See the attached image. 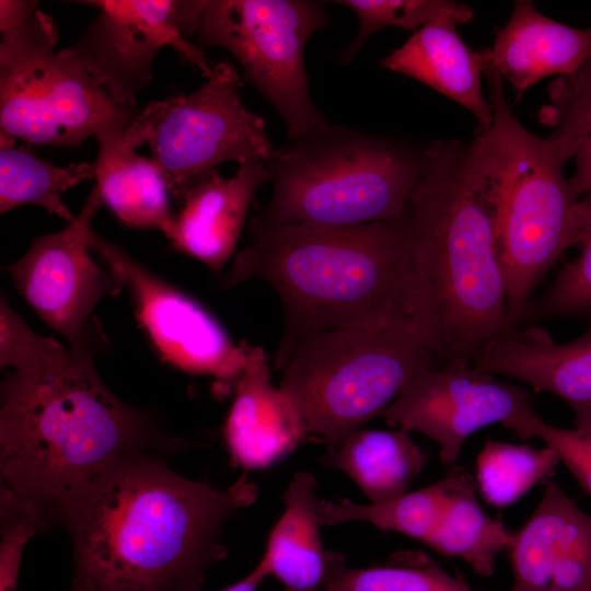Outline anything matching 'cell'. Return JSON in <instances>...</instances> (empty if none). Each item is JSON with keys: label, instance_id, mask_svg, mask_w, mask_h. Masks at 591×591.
Wrapping results in <instances>:
<instances>
[{"label": "cell", "instance_id": "obj_3", "mask_svg": "<svg viewBox=\"0 0 591 591\" xmlns=\"http://www.w3.org/2000/svg\"><path fill=\"white\" fill-rule=\"evenodd\" d=\"M255 278L267 282L283 305L278 369L301 341L333 329L406 333L434 352L408 206L396 220L291 223L250 233L222 286Z\"/></svg>", "mask_w": 591, "mask_h": 591}, {"label": "cell", "instance_id": "obj_23", "mask_svg": "<svg viewBox=\"0 0 591 591\" xmlns=\"http://www.w3.org/2000/svg\"><path fill=\"white\" fill-rule=\"evenodd\" d=\"M410 431L357 430L336 449H328L323 464L345 473L367 496L382 502L407 493L426 464V454Z\"/></svg>", "mask_w": 591, "mask_h": 591}, {"label": "cell", "instance_id": "obj_25", "mask_svg": "<svg viewBox=\"0 0 591 591\" xmlns=\"http://www.w3.org/2000/svg\"><path fill=\"white\" fill-rule=\"evenodd\" d=\"M94 178V162L59 166L38 158L26 143L1 148L0 212L34 205L69 223L76 216L62 201V193Z\"/></svg>", "mask_w": 591, "mask_h": 591}, {"label": "cell", "instance_id": "obj_13", "mask_svg": "<svg viewBox=\"0 0 591 591\" xmlns=\"http://www.w3.org/2000/svg\"><path fill=\"white\" fill-rule=\"evenodd\" d=\"M102 205L95 185L65 229L35 239L20 259L5 267L21 297L69 345L82 338L96 304L125 286L118 270L101 268L90 255L91 223Z\"/></svg>", "mask_w": 591, "mask_h": 591}, {"label": "cell", "instance_id": "obj_35", "mask_svg": "<svg viewBox=\"0 0 591 591\" xmlns=\"http://www.w3.org/2000/svg\"><path fill=\"white\" fill-rule=\"evenodd\" d=\"M37 8L33 0H0V33L20 25Z\"/></svg>", "mask_w": 591, "mask_h": 591}, {"label": "cell", "instance_id": "obj_21", "mask_svg": "<svg viewBox=\"0 0 591 591\" xmlns=\"http://www.w3.org/2000/svg\"><path fill=\"white\" fill-rule=\"evenodd\" d=\"M281 498L285 509L262 559L283 591H323L345 556L324 548L316 478L309 472L297 473Z\"/></svg>", "mask_w": 591, "mask_h": 591}, {"label": "cell", "instance_id": "obj_16", "mask_svg": "<svg viewBox=\"0 0 591 591\" xmlns=\"http://www.w3.org/2000/svg\"><path fill=\"white\" fill-rule=\"evenodd\" d=\"M472 364L523 382L536 393L560 397L572 409L576 427L591 428V324L583 335L565 344H556L540 325L508 329Z\"/></svg>", "mask_w": 591, "mask_h": 591}, {"label": "cell", "instance_id": "obj_36", "mask_svg": "<svg viewBox=\"0 0 591 591\" xmlns=\"http://www.w3.org/2000/svg\"><path fill=\"white\" fill-rule=\"evenodd\" d=\"M269 576L266 564L260 559L255 568L237 582L222 589L221 591H256L263 580Z\"/></svg>", "mask_w": 591, "mask_h": 591}, {"label": "cell", "instance_id": "obj_32", "mask_svg": "<svg viewBox=\"0 0 591 591\" xmlns=\"http://www.w3.org/2000/svg\"><path fill=\"white\" fill-rule=\"evenodd\" d=\"M66 348L53 337L33 332L22 317L0 300V368L28 372L54 366L68 358Z\"/></svg>", "mask_w": 591, "mask_h": 591}, {"label": "cell", "instance_id": "obj_17", "mask_svg": "<svg viewBox=\"0 0 591 591\" xmlns=\"http://www.w3.org/2000/svg\"><path fill=\"white\" fill-rule=\"evenodd\" d=\"M268 181L267 162L257 161L239 164L230 177L216 169L198 178L178 204L173 246L221 274L235 255L256 192Z\"/></svg>", "mask_w": 591, "mask_h": 591}, {"label": "cell", "instance_id": "obj_2", "mask_svg": "<svg viewBox=\"0 0 591 591\" xmlns=\"http://www.w3.org/2000/svg\"><path fill=\"white\" fill-rule=\"evenodd\" d=\"M109 346L93 317L68 358L0 385L1 487L25 501L40 530L60 525L68 506L121 462L182 449L152 412L132 407L103 382L96 356Z\"/></svg>", "mask_w": 591, "mask_h": 591}, {"label": "cell", "instance_id": "obj_20", "mask_svg": "<svg viewBox=\"0 0 591 591\" xmlns=\"http://www.w3.org/2000/svg\"><path fill=\"white\" fill-rule=\"evenodd\" d=\"M457 24L438 20L426 24L380 66L419 81L456 102L476 118L486 131L493 123V107L482 88V51L472 50L456 31Z\"/></svg>", "mask_w": 591, "mask_h": 591}, {"label": "cell", "instance_id": "obj_34", "mask_svg": "<svg viewBox=\"0 0 591 591\" xmlns=\"http://www.w3.org/2000/svg\"><path fill=\"white\" fill-rule=\"evenodd\" d=\"M42 532L36 512L22 499L0 490V591H16L27 541Z\"/></svg>", "mask_w": 591, "mask_h": 591}, {"label": "cell", "instance_id": "obj_1", "mask_svg": "<svg viewBox=\"0 0 591 591\" xmlns=\"http://www.w3.org/2000/svg\"><path fill=\"white\" fill-rule=\"evenodd\" d=\"M257 496L246 474L216 488L172 471L160 454L121 462L62 514L69 591H200L207 570L227 556L224 525Z\"/></svg>", "mask_w": 591, "mask_h": 591}, {"label": "cell", "instance_id": "obj_24", "mask_svg": "<svg viewBox=\"0 0 591 591\" xmlns=\"http://www.w3.org/2000/svg\"><path fill=\"white\" fill-rule=\"evenodd\" d=\"M468 475L464 467L453 466L438 482L382 502L321 499L320 522L322 526L367 522L379 530L393 531L426 543Z\"/></svg>", "mask_w": 591, "mask_h": 591}, {"label": "cell", "instance_id": "obj_9", "mask_svg": "<svg viewBox=\"0 0 591 591\" xmlns=\"http://www.w3.org/2000/svg\"><path fill=\"white\" fill-rule=\"evenodd\" d=\"M241 84L237 69L219 61L194 92L150 102L125 129L129 147H149L177 205L223 162L270 160L275 148L265 120L244 105Z\"/></svg>", "mask_w": 591, "mask_h": 591}, {"label": "cell", "instance_id": "obj_8", "mask_svg": "<svg viewBox=\"0 0 591 591\" xmlns=\"http://www.w3.org/2000/svg\"><path fill=\"white\" fill-rule=\"evenodd\" d=\"M0 39V149L26 144L81 147L124 134L138 114L62 50L53 19L35 9Z\"/></svg>", "mask_w": 591, "mask_h": 591}, {"label": "cell", "instance_id": "obj_11", "mask_svg": "<svg viewBox=\"0 0 591 591\" xmlns=\"http://www.w3.org/2000/svg\"><path fill=\"white\" fill-rule=\"evenodd\" d=\"M99 10L63 54L80 65L121 106L137 112V95L151 82L158 53L170 46L211 73L204 49L192 43L208 0H89Z\"/></svg>", "mask_w": 591, "mask_h": 591}, {"label": "cell", "instance_id": "obj_26", "mask_svg": "<svg viewBox=\"0 0 591 591\" xmlns=\"http://www.w3.org/2000/svg\"><path fill=\"white\" fill-rule=\"evenodd\" d=\"M475 489L470 474L425 544L442 555L461 558L479 576L491 577L497 556L510 549L514 533L485 513Z\"/></svg>", "mask_w": 591, "mask_h": 591}, {"label": "cell", "instance_id": "obj_6", "mask_svg": "<svg viewBox=\"0 0 591 591\" xmlns=\"http://www.w3.org/2000/svg\"><path fill=\"white\" fill-rule=\"evenodd\" d=\"M483 74L494 118L468 144L470 162L494 212L505 274L514 281L537 282L576 246L580 197L564 174L572 152L560 136L541 138L521 125L501 76L487 60Z\"/></svg>", "mask_w": 591, "mask_h": 591}, {"label": "cell", "instance_id": "obj_14", "mask_svg": "<svg viewBox=\"0 0 591 591\" xmlns=\"http://www.w3.org/2000/svg\"><path fill=\"white\" fill-rule=\"evenodd\" d=\"M528 409H533V399L526 389L473 364L440 362L414 376L384 416L390 426L437 442L441 462L449 465L471 434L494 424L508 429Z\"/></svg>", "mask_w": 591, "mask_h": 591}, {"label": "cell", "instance_id": "obj_10", "mask_svg": "<svg viewBox=\"0 0 591 591\" xmlns=\"http://www.w3.org/2000/svg\"><path fill=\"white\" fill-rule=\"evenodd\" d=\"M329 24L311 0H208L197 45L228 50L281 117L289 139L327 123L311 96L304 65L310 37Z\"/></svg>", "mask_w": 591, "mask_h": 591}, {"label": "cell", "instance_id": "obj_19", "mask_svg": "<svg viewBox=\"0 0 591 591\" xmlns=\"http://www.w3.org/2000/svg\"><path fill=\"white\" fill-rule=\"evenodd\" d=\"M482 54L519 101L540 80L571 74L591 60V27L567 26L542 14L532 1L518 0L493 47Z\"/></svg>", "mask_w": 591, "mask_h": 591}, {"label": "cell", "instance_id": "obj_30", "mask_svg": "<svg viewBox=\"0 0 591 591\" xmlns=\"http://www.w3.org/2000/svg\"><path fill=\"white\" fill-rule=\"evenodd\" d=\"M350 9L359 21L356 36L340 55L344 65L350 63L367 39L376 31L397 26L416 32L438 20H450L457 25L473 20V9L451 0H338L333 1Z\"/></svg>", "mask_w": 591, "mask_h": 591}, {"label": "cell", "instance_id": "obj_18", "mask_svg": "<svg viewBox=\"0 0 591 591\" xmlns=\"http://www.w3.org/2000/svg\"><path fill=\"white\" fill-rule=\"evenodd\" d=\"M233 392L223 436L234 464L246 471L268 467L306 436L294 405L271 383L262 347L250 346Z\"/></svg>", "mask_w": 591, "mask_h": 591}, {"label": "cell", "instance_id": "obj_15", "mask_svg": "<svg viewBox=\"0 0 591 591\" xmlns=\"http://www.w3.org/2000/svg\"><path fill=\"white\" fill-rule=\"evenodd\" d=\"M509 551L510 591H591V515L553 479Z\"/></svg>", "mask_w": 591, "mask_h": 591}, {"label": "cell", "instance_id": "obj_22", "mask_svg": "<svg viewBox=\"0 0 591 591\" xmlns=\"http://www.w3.org/2000/svg\"><path fill=\"white\" fill-rule=\"evenodd\" d=\"M123 135L96 140L94 179L103 204L123 224L160 230L171 241L175 215L165 181L152 159L138 154L123 141Z\"/></svg>", "mask_w": 591, "mask_h": 591}, {"label": "cell", "instance_id": "obj_4", "mask_svg": "<svg viewBox=\"0 0 591 591\" xmlns=\"http://www.w3.org/2000/svg\"><path fill=\"white\" fill-rule=\"evenodd\" d=\"M426 154L425 174L408 200L416 260L434 352L445 363L467 366L509 329L494 212L468 144L438 140Z\"/></svg>", "mask_w": 591, "mask_h": 591}, {"label": "cell", "instance_id": "obj_27", "mask_svg": "<svg viewBox=\"0 0 591 591\" xmlns=\"http://www.w3.org/2000/svg\"><path fill=\"white\" fill-rule=\"evenodd\" d=\"M547 95L537 120L569 146L575 171L568 181L581 197L591 193V60L571 74L555 78Z\"/></svg>", "mask_w": 591, "mask_h": 591}, {"label": "cell", "instance_id": "obj_7", "mask_svg": "<svg viewBox=\"0 0 591 591\" xmlns=\"http://www.w3.org/2000/svg\"><path fill=\"white\" fill-rule=\"evenodd\" d=\"M440 362L410 334L333 329L297 346L279 389L294 405L306 434L336 449L384 414L414 376Z\"/></svg>", "mask_w": 591, "mask_h": 591}, {"label": "cell", "instance_id": "obj_5", "mask_svg": "<svg viewBox=\"0 0 591 591\" xmlns=\"http://www.w3.org/2000/svg\"><path fill=\"white\" fill-rule=\"evenodd\" d=\"M289 140L267 162L271 194L250 233L396 220L427 166L426 146L328 123Z\"/></svg>", "mask_w": 591, "mask_h": 591}, {"label": "cell", "instance_id": "obj_12", "mask_svg": "<svg viewBox=\"0 0 591 591\" xmlns=\"http://www.w3.org/2000/svg\"><path fill=\"white\" fill-rule=\"evenodd\" d=\"M89 245L107 267L123 275L138 323L164 362L189 374L211 376L234 389L250 345L245 341L235 345L201 304L94 231L90 233Z\"/></svg>", "mask_w": 591, "mask_h": 591}, {"label": "cell", "instance_id": "obj_31", "mask_svg": "<svg viewBox=\"0 0 591 591\" xmlns=\"http://www.w3.org/2000/svg\"><path fill=\"white\" fill-rule=\"evenodd\" d=\"M323 591H476L462 578L438 565H387L348 568L343 558L334 568Z\"/></svg>", "mask_w": 591, "mask_h": 591}, {"label": "cell", "instance_id": "obj_33", "mask_svg": "<svg viewBox=\"0 0 591 591\" xmlns=\"http://www.w3.org/2000/svg\"><path fill=\"white\" fill-rule=\"evenodd\" d=\"M508 429L522 439L536 437L552 448L582 489L591 496V428L553 426L534 409H528Z\"/></svg>", "mask_w": 591, "mask_h": 591}, {"label": "cell", "instance_id": "obj_29", "mask_svg": "<svg viewBox=\"0 0 591 591\" xmlns=\"http://www.w3.org/2000/svg\"><path fill=\"white\" fill-rule=\"evenodd\" d=\"M576 246L577 257L565 263L544 292L529 301L520 324L559 318H582L591 324V193L579 199Z\"/></svg>", "mask_w": 591, "mask_h": 591}, {"label": "cell", "instance_id": "obj_28", "mask_svg": "<svg viewBox=\"0 0 591 591\" xmlns=\"http://www.w3.org/2000/svg\"><path fill=\"white\" fill-rule=\"evenodd\" d=\"M558 463V455L547 445L535 449L488 439L476 460V484L488 505L507 508L548 479Z\"/></svg>", "mask_w": 591, "mask_h": 591}]
</instances>
